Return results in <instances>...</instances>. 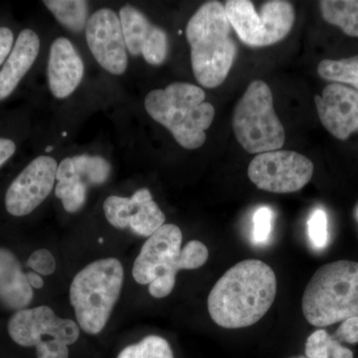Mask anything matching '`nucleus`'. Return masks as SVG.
<instances>
[{
    "instance_id": "f257e3e1",
    "label": "nucleus",
    "mask_w": 358,
    "mask_h": 358,
    "mask_svg": "<svg viewBox=\"0 0 358 358\" xmlns=\"http://www.w3.org/2000/svg\"><path fill=\"white\" fill-rule=\"evenodd\" d=\"M277 294L273 268L256 259L230 268L214 285L207 307L211 319L224 329L256 324L267 313Z\"/></svg>"
},
{
    "instance_id": "f03ea898",
    "label": "nucleus",
    "mask_w": 358,
    "mask_h": 358,
    "mask_svg": "<svg viewBox=\"0 0 358 358\" xmlns=\"http://www.w3.org/2000/svg\"><path fill=\"white\" fill-rule=\"evenodd\" d=\"M225 7L219 1L205 2L186 26V39L195 79L213 89L225 81L237 56Z\"/></svg>"
},
{
    "instance_id": "7ed1b4c3",
    "label": "nucleus",
    "mask_w": 358,
    "mask_h": 358,
    "mask_svg": "<svg viewBox=\"0 0 358 358\" xmlns=\"http://www.w3.org/2000/svg\"><path fill=\"white\" fill-rule=\"evenodd\" d=\"M182 232L174 224H164L141 247L134 263L133 277L138 284L148 285L155 299L166 298L176 286L180 270H195L208 260V249L202 242H188L181 250Z\"/></svg>"
},
{
    "instance_id": "20e7f679",
    "label": "nucleus",
    "mask_w": 358,
    "mask_h": 358,
    "mask_svg": "<svg viewBox=\"0 0 358 358\" xmlns=\"http://www.w3.org/2000/svg\"><path fill=\"white\" fill-rule=\"evenodd\" d=\"M205 92L189 83H173L150 91L145 99L148 115L169 129L186 150L201 148L213 122L215 109L205 102Z\"/></svg>"
},
{
    "instance_id": "39448f33",
    "label": "nucleus",
    "mask_w": 358,
    "mask_h": 358,
    "mask_svg": "<svg viewBox=\"0 0 358 358\" xmlns=\"http://www.w3.org/2000/svg\"><path fill=\"white\" fill-rule=\"evenodd\" d=\"M303 315L324 327L358 317V262L339 260L317 268L301 300Z\"/></svg>"
},
{
    "instance_id": "423d86ee",
    "label": "nucleus",
    "mask_w": 358,
    "mask_h": 358,
    "mask_svg": "<svg viewBox=\"0 0 358 358\" xmlns=\"http://www.w3.org/2000/svg\"><path fill=\"white\" fill-rule=\"evenodd\" d=\"M124 284V268L115 258L101 259L82 268L70 287V301L79 327L95 336L107 326Z\"/></svg>"
},
{
    "instance_id": "0eeeda50",
    "label": "nucleus",
    "mask_w": 358,
    "mask_h": 358,
    "mask_svg": "<svg viewBox=\"0 0 358 358\" xmlns=\"http://www.w3.org/2000/svg\"><path fill=\"white\" fill-rule=\"evenodd\" d=\"M233 129L240 145L250 154L260 155L282 148L286 134L275 115L272 92L265 82H252L238 101Z\"/></svg>"
},
{
    "instance_id": "6e6552de",
    "label": "nucleus",
    "mask_w": 358,
    "mask_h": 358,
    "mask_svg": "<svg viewBox=\"0 0 358 358\" xmlns=\"http://www.w3.org/2000/svg\"><path fill=\"white\" fill-rule=\"evenodd\" d=\"M224 7L238 37L250 47L281 41L291 31L296 17L293 6L282 0L266 2L260 13L249 0H229Z\"/></svg>"
},
{
    "instance_id": "1a4fd4ad",
    "label": "nucleus",
    "mask_w": 358,
    "mask_h": 358,
    "mask_svg": "<svg viewBox=\"0 0 358 358\" xmlns=\"http://www.w3.org/2000/svg\"><path fill=\"white\" fill-rule=\"evenodd\" d=\"M313 164L305 155L291 150H273L256 155L248 167L250 180L265 192H299L310 182Z\"/></svg>"
},
{
    "instance_id": "9d476101",
    "label": "nucleus",
    "mask_w": 358,
    "mask_h": 358,
    "mask_svg": "<svg viewBox=\"0 0 358 358\" xmlns=\"http://www.w3.org/2000/svg\"><path fill=\"white\" fill-rule=\"evenodd\" d=\"M7 329L14 343L24 348H36L42 341L51 338L69 346L80 336L74 320L61 319L47 306L17 310L9 320Z\"/></svg>"
},
{
    "instance_id": "9b49d317",
    "label": "nucleus",
    "mask_w": 358,
    "mask_h": 358,
    "mask_svg": "<svg viewBox=\"0 0 358 358\" xmlns=\"http://www.w3.org/2000/svg\"><path fill=\"white\" fill-rule=\"evenodd\" d=\"M57 169V162L49 155H40L29 162L7 189V212L22 217L34 211L53 190Z\"/></svg>"
},
{
    "instance_id": "f8f14e48",
    "label": "nucleus",
    "mask_w": 358,
    "mask_h": 358,
    "mask_svg": "<svg viewBox=\"0 0 358 358\" xmlns=\"http://www.w3.org/2000/svg\"><path fill=\"white\" fill-rule=\"evenodd\" d=\"M87 44L98 64L113 75L128 69V49L121 20L114 10L101 8L92 14L86 25Z\"/></svg>"
},
{
    "instance_id": "ddd939ff",
    "label": "nucleus",
    "mask_w": 358,
    "mask_h": 358,
    "mask_svg": "<svg viewBox=\"0 0 358 358\" xmlns=\"http://www.w3.org/2000/svg\"><path fill=\"white\" fill-rule=\"evenodd\" d=\"M103 209L110 225L129 228L138 236H152L166 222V215L148 188L136 190L131 197L112 195L103 202Z\"/></svg>"
},
{
    "instance_id": "4468645a",
    "label": "nucleus",
    "mask_w": 358,
    "mask_h": 358,
    "mask_svg": "<svg viewBox=\"0 0 358 358\" xmlns=\"http://www.w3.org/2000/svg\"><path fill=\"white\" fill-rule=\"evenodd\" d=\"M120 20L127 49L131 56H143L145 62L159 66L166 62L169 54L166 32L136 7L127 4L120 10Z\"/></svg>"
},
{
    "instance_id": "2eb2a0df",
    "label": "nucleus",
    "mask_w": 358,
    "mask_h": 358,
    "mask_svg": "<svg viewBox=\"0 0 358 358\" xmlns=\"http://www.w3.org/2000/svg\"><path fill=\"white\" fill-rule=\"evenodd\" d=\"M322 126L341 141L358 129V92L341 84L324 87L322 96H315Z\"/></svg>"
},
{
    "instance_id": "dca6fc26",
    "label": "nucleus",
    "mask_w": 358,
    "mask_h": 358,
    "mask_svg": "<svg viewBox=\"0 0 358 358\" xmlns=\"http://www.w3.org/2000/svg\"><path fill=\"white\" fill-rule=\"evenodd\" d=\"M84 63L74 45L65 37H58L51 44L47 76L52 95L66 99L72 95L84 77Z\"/></svg>"
},
{
    "instance_id": "f3484780",
    "label": "nucleus",
    "mask_w": 358,
    "mask_h": 358,
    "mask_svg": "<svg viewBox=\"0 0 358 358\" xmlns=\"http://www.w3.org/2000/svg\"><path fill=\"white\" fill-rule=\"evenodd\" d=\"M39 50L38 34L29 28L23 29L0 70V101L6 100L17 88L38 57Z\"/></svg>"
},
{
    "instance_id": "a211bd4d",
    "label": "nucleus",
    "mask_w": 358,
    "mask_h": 358,
    "mask_svg": "<svg viewBox=\"0 0 358 358\" xmlns=\"http://www.w3.org/2000/svg\"><path fill=\"white\" fill-rule=\"evenodd\" d=\"M33 289L13 252L0 248V303L9 310H24L31 303Z\"/></svg>"
},
{
    "instance_id": "6ab92c4d",
    "label": "nucleus",
    "mask_w": 358,
    "mask_h": 358,
    "mask_svg": "<svg viewBox=\"0 0 358 358\" xmlns=\"http://www.w3.org/2000/svg\"><path fill=\"white\" fill-rule=\"evenodd\" d=\"M110 162L99 155H75L66 157L58 164L56 178L74 176L87 187L102 185L110 178Z\"/></svg>"
},
{
    "instance_id": "aec40b11",
    "label": "nucleus",
    "mask_w": 358,
    "mask_h": 358,
    "mask_svg": "<svg viewBox=\"0 0 358 358\" xmlns=\"http://www.w3.org/2000/svg\"><path fill=\"white\" fill-rule=\"evenodd\" d=\"M322 17L338 26L348 36L358 37V0H322Z\"/></svg>"
},
{
    "instance_id": "412c9836",
    "label": "nucleus",
    "mask_w": 358,
    "mask_h": 358,
    "mask_svg": "<svg viewBox=\"0 0 358 358\" xmlns=\"http://www.w3.org/2000/svg\"><path fill=\"white\" fill-rule=\"evenodd\" d=\"M43 3L66 29L73 33L86 29L89 20L88 2L84 0H45Z\"/></svg>"
},
{
    "instance_id": "4be33fe9",
    "label": "nucleus",
    "mask_w": 358,
    "mask_h": 358,
    "mask_svg": "<svg viewBox=\"0 0 358 358\" xmlns=\"http://www.w3.org/2000/svg\"><path fill=\"white\" fill-rule=\"evenodd\" d=\"M317 73L322 79L336 84H350L358 91V55L341 60H322Z\"/></svg>"
},
{
    "instance_id": "5701e85b",
    "label": "nucleus",
    "mask_w": 358,
    "mask_h": 358,
    "mask_svg": "<svg viewBox=\"0 0 358 358\" xmlns=\"http://www.w3.org/2000/svg\"><path fill=\"white\" fill-rule=\"evenodd\" d=\"M308 358H353V352L341 345L324 329H319L308 336L306 343Z\"/></svg>"
},
{
    "instance_id": "b1692460",
    "label": "nucleus",
    "mask_w": 358,
    "mask_h": 358,
    "mask_svg": "<svg viewBox=\"0 0 358 358\" xmlns=\"http://www.w3.org/2000/svg\"><path fill=\"white\" fill-rule=\"evenodd\" d=\"M55 187L57 199L62 201L63 207L68 213H76L83 208L87 200L88 187L76 176H65L56 178Z\"/></svg>"
},
{
    "instance_id": "393cba45",
    "label": "nucleus",
    "mask_w": 358,
    "mask_h": 358,
    "mask_svg": "<svg viewBox=\"0 0 358 358\" xmlns=\"http://www.w3.org/2000/svg\"><path fill=\"white\" fill-rule=\"evenodd\" d=\"M117 358H174L169 341L162 336H148L124 348Z\"/></svg>"
},
{
    "instance_id": "a878e982",
    "label": "nucleus",
    "mask_w": 358,
    "mask_h": 358,
    "mask_svg": "<svg viewBox=\"0 0 358 358\" xmlns=\"http://www.w3.org/2000/svg\"><path fill=\"white\" fill-rule=\"evenodd\" d=\"M308 235L315 249H324L329 241L327 232V216L322 209L313 212L308 222Z\"/></svg>"
},
{
    "instance_id": "bb28decb",
    "label": "nucleus",
    "mask_w": 358,
    "mask_h": 358,
    "mask_svg": "<svg viewBox=\"0 0 358 358\" xmlns=\"http://www.w3.org/2000/svg\"><path fill=\"white\" fill-rule=\"evenodd\" d=\"M254 241L264 244L268 241L273 229V211L268 207H261L254 214Z\"/></svg>"
},
{
    "instance_id": "cd10ccee",
    "label": "nucleus",
    "mask_w": 358,
    "mask_h": 358,
    "mask_svg": "<svg viewBox=\"0 0 358 358\" xmlns=\"http://www.w3.org/2000/svg\"><path fill=\"white\" fill-rule=\"evenodd\" d=\"M26 265L37 274L42 275H50L56 271L55 258L47 249H39L33 252Z\"/></svg>"
},
{
    "instance_id": "c85d7f7f",
    "label": "nucleus",
    "mask_w": 358,
    "mask_h": 358,
    "mask_svg": "<svg viewBox=\"0 0 358 358\" xmlns=\"http://www.w3.org/2000/svg\"><path fill=\"white\" fill-rule=\"evenodd\" d=\"M69 348L57 339H45L36 346L37 358H69Z\"/></svg>"
},
{
    "instance_id": "c756f323",
    "label": "nucleus",
    "mask_w": 358,
    "mask_h": 358,
    "mask_svg": "<svg viewBox=\"0 0 358 358\" xmlns=\"http://www.w3.org/2000/svg\"><path fill=\"white\" fill-rule=\"evenodd\" d=\"M333 336L339 343L345 341L348 343H357L358 317H352L343 320V324L339 326L338 331Z\"/></svg>"
},
{
    "instance_id": "7c9ffc66",
    "label": "nucleus",
    "mask_w": 358,
    "mask_h": 358,
    "mask_svg": "<svg viewBox=\"0 0 358 358\" xmlns=\"http://www.w3.org/2000/svg\"><path fill=\"white\" fill-rule=\"evenodd\" d=\"M13 32L8 27H0V66H3L13 48Z\"/></svg>"
},
{
    "instance_id": "2f4dec72",
    "label": "nucleus",
    "mask_w": 358,
    "mask_h": 358,
    "mask_svg": "<svg viewBox=\"0 0 358 358\" xmlns=\"http://www.w3.org/2000/svg\"><path fill=\"white\" fill-rule=\"evenodd\" d=\"M16 150L15 143L9 138H0V167L10 159Z\"/></svg>"
},
{
    "instance_id": "473e14b6",
    "label": "nucleus",
    "mask_w": 358,
    "mask_h": 358,
    "mask_svg": "<svg viewBox=\"0 0 358 358\" xmlns=\"http://www.w3.org/2000/svg\"><path fill=\"white\" fill-rule=\"evenodd\" d=\"M26 277H27L28 282H29V285L32 287V289H39L43 288V279H42L41 275L37 274V273H27V274H26Z\"/></svg>"
},
{
    "instance_id": "72a5a7b5",
    "label": "nucleus",
    "mask_w": 358,
    "mask_h": 358,
    "mask_svg": "<svg viewBox=\"0 0 358 358\" xmlns=\"http://www.w3.org/2000/svg\"><path fill=\"white\" fill-rule=\"evenodd\" d=\"M292 358H308L307 357H292Z\"/></svg>"
}]
</instances>
